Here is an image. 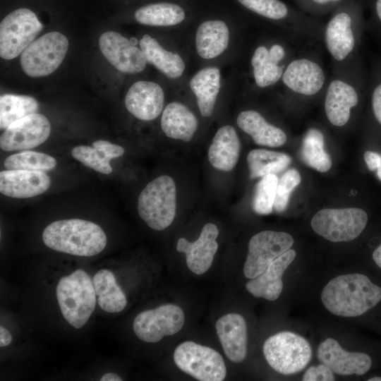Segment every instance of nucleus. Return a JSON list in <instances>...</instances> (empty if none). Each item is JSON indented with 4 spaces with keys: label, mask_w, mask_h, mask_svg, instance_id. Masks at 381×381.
Wrapping results in <instances>:
<instances>
[{
    "label": "nucleus",
    "mask_w": 381,
    "mask_h": 381,
    "mask_svg": "<svg viewBox=\"0 0 381 381\" xmlns=\"http://www.w3.org/2000/svg\"><path fill=\"white\" fill-rule=\"evenodd\" d=\"M321 301L330 313L341 317H357L381 302V287L363 274L336 277L321 293Z\"/></svg>",
    "instance_id": "nucleus-1"
},
{
    "label": "nucleus",
    "mask_w": 381,
    "mask_h": 381,
    "mask_svg": "<svg viewBox=\"0 0 381 381\" xmlns=\"http://www.w3.org/2000/svg\"><path fill=\"white\" fill-rule=\"evenodd\" d=\"M44 245L54 250L72 255L90 257L101 253L107 238L97 224L82 219L56 220L42 232Z\"/></svg>",
    "instance_id": "nucleus-2"
},
{
    "label": "nucleus",
    "mask_w": 381,
    "mask_h": 381,
    "mask_svg": "<svg viewBox=\"0 0 381 381\" xmlns=\"http://www.w3.org/2000/svg\"><path fill=\"white\" fill-rule=\"evenodd\" d=\"M56 296L64 318L76 329L86 324L96 306L92 279L82 269L75 270L59 280Z\"/></svg>",
    "instance_id": "nucleus-3"
},
{
    "label": "nucleus",
    "mask_w": 381,
    "mask_h": 381,
    "mask_svg": "<svg viewBox=\"0 0 381 381\" xmlns=\"http://www.w3.org/2000/svg\"><path fill=\"white\" fill-rule=\"evenodd\" d=\"M176 211V188L174 179L162 175L151 181L138 198V212L151 229L162 231L173 222Z\"/></svg>",
    "instance_id": "nucleus-4"
},
{
    "label": "nucleus",
    "mask_w": 381,
    "mask_h": 381,
    "mask_svg": "<svg viewBox=\"0 0 381 381\" xmlns=\"http://www.w3.org/2000/svg\"><path fill=\"white\" fill-rule=\"evenodd\" d=\"M265 358L275 371L291 375L303 370L312 357L308 341L291 332H281L270 336L262 347Z\"/></svg>",
    "instance_id": "nucleus-5"
},
{
    "label": "nucleus",
    "mask_w": 381,
    "mask_h": 381,
    "mask_svg": "<svg viewBox=\"0 0 381 381\" xmlns=\"http://www.w3.org/2000/svg\"><path fill=\"white\" fill-rule=\"evenodd\" d=\"M368 223L366 212L358 207L322 209L310 221L313 230L324 238L334 243L356 238Z\"/></svg>",
    "instance_id": "nucleus-6"
},
{
    "label": "nucleus",
    "mask_w": 381,
    "mask_h": 381,
    "mask_svg": "<svg viewBox=\"0 0 381 381\" xmlns=\"http://www.w3.org/2000/svg\"><path fill=\"white\" fill-rule=\"evenodd\" d=\"M68 47L65 35L53 31L33 41L21 54L20 66L29 76L40 78L53 73L62 63Z\"/></svg>",
    "instance_id": "nucleus-7"
},
{
    "label": "nucleus",
    "mask_w": 381,
    "mask_h": 381,
    "mask_svg": "<svg viewBox=\"0 0 381 381\" xmlns=\"http://www.w3.org/2000/svg\"><path fill=\"white\" fill-rule=\"evenodd\" d=\"M173 357L181 370L198 380L222 381L226 375V368L221 354L192 341L179 344Z\"/></svg>",
    "instance_id": "nucleus-8"
},
{
    "label": "nucleus",
    "mask_w": 381,
    "mask_h": 381,
    "mask_svg": "<svg viewBox=\"0 0 381 381\" xmlns=\"http://www.w3.org/2000/svg\"><path fill=\"white\" fill-rule=\"evenodd\" d=\"M35 13L26 8L8 14L0 24V56L11 60L23 53L42 30Z\"/></svg>",
    "instance_id": "nucleus-9"
},
{
    "label": "nucleus",
    "mask_w": 381,
    "mask_h": 381,
    "mask_svg": "<svg viewBox=\"0 0 381 381\" xmlns=\"http://www.w3.org/2000/svg\"><path fill=\"white\" fill-rule=\"evenodd\" d=\"M185 315L174 304H164L138 313L133 322L137 337L147 343H157L164 337L175 334L183 327Z\"/></svg>",
    "instance_id": "nucleus-10"
},
{
    "label": "nucleus",
    "mask_w": 381,
    "mask_h": 381,
    "mask_svg": "<svg viewBox=\"0 0 381 381\" xmlns=\"http://www.w3.org/2000/svg\"><path fill=\"white\" fill-rule=\"evenodd\" d=\"M294 243L293 237L284 231H262L251 237L243 266V274L248 279L260 274L268 265Z\"/></svg>",
    "instance_id": "nucleus-11"
},
{
    "label": "nucleus",
    "mask_w": 381,
    "mask_h": 381,
    "mask_svg": "<svg viewBox=\"0 0 381 381\" xmlns=\"http://www.w3.org/2000/svg\"><path fill=\"white\" fill-rule=\"evenodd\" d=\"M51 133L48 119L35 113L10 124L1 133L0 147L6 152L23 151L44 143Z\"/></svg>",
    "instance_id": "nucleus-12"
},
{
    "label": "nucleus",
    "mask_w": 381,
    "mask_h": 381,
    "mask_svg": "<svg viewBox=\"0 0 381 381\" xmlns=\"http://www.w3.org/2000/svg\"><path fill=\"white\" fill-rule=\"evenodd\" d=\"M99 49L107 61L118 71L137 73L144 70L147 60L141 49L114 31H107L99 38Z\"/></svg>",
    "instance_id": "nucleus-13"
},
{
    "label": "nucleus",
    "mask_w": 381,
    "mask_h": 381,
    "mask_svg": "<svg viewBox=\"0 0 381 381\" xmlns=\"http://www.w3.org/2000/svg\"><path fill=\"white\" fill-rule=\"evenodd\" d=\"M318 360L337 374L362 375L372 367L370 356L362 352H348L332 338L322 341L317 350Z\"/></svg>",
    "instance_id": "nucleus-14"
},
{
    "label": "nucleus",
    "mask_w": 381,
    "mask_h": 381,
    "mask_svg": "<svg viewBox=\"0 0 381 381\" xmlns=\"http://www.w3.org/2000/svg\"><path fill=\"white\" fill-rule=\"evenodd\" d=\"M218 235L217 226L207 223L202 227L196 241L190 242L184 238L178 240L176 250L186 254L187 266L194 274H202L210 268L218 249L216 241Z\"/></svg>",
    "instance_id": "nucleus-15"
},
{
    "label": "nucleus",
    "mask_w": 381,
    "mask_h": 381,
    "mask_svg": "<svg viewBox=\"0 0 381 381\" xmlns=\"http://www.w3.org/2000/svg\"><path fill=\"white\" fill-rule=\"evenodd\" d=\"M51 179L44 172L6 169L0 172V192L13 198H30L47 192Z\"/></svg>",
    "instance_id": "nucleus-16"
},
{
    "label": "nucleus",
    "mask_w": 381,
    "mask_h": 381,
    "mask_svg": "<svg viewBox=\"0 0 381 381\" xmlns=\"http://www.w3.org/2000/svg\"><path fill=\"white\" fill-rule=\"evenodd\" d=\"M164 94L162 87L152 81L133 83L127 92L125 105L135 118L143 121L156 119L162 112Z\"/></svg>",
    "instance_id": "nucleus-17"
},
{
    "label": "nucleus",
    "mask_w": 381,
    "mask_h": 381,
    "mask_svg": "<svg viewBox=\"0 0 381 381\" xmlns=\"http://www.w3.org/2000/svg\"><path fill=\"white\" fill-rule=\"evenodd\" d=\"M296 255V253L293 249L284 252L273 260L260 274L247 282L246 290L255 298H262L271 301L277 300L283 289V274Z\"/></svg>",
    "instance_id": "nucleus-18"
},
{
    "label": "nucleus",
    "mask_w": 381,
    "mask_h": 381,
    "mask_svg": "<svg viewBox=\"0 0 381 381\" xmlns=\"http://www.w3.org/2000/svg\"><path fill=\"white\" fill-rule=\"evenodd\" d=\"M216 331L226 356L234 363H241L247 355V325L237 313L222 316L216 322Z\"/></svg>",
    "instance_id": "nucleus-19"
},
{
    "label": "nucleus",
    "mask_w": 381,
    "mask_h": 381,
    "mask_svg": "<svg viewBox=\"0 0 381 381\" xmlns=\"http://www.w3.org/2000/svg\"><path fill=\"white\" fill-rule=\"evenodd\" d=\"M284 83L291 90L313 95L322 88L325 75L319 65L307 59L292 61L282 75Z\"/></svg>",
    "instance_id": "nucleus-20"
},
{
    "label": "nucleus",
    "mask_w": 381,
    "mask_h": 381,
    "mask_svg": "<svg viewBox=\"0 0 381 381\" xmlns=\"http://www.w3.org/2000/svg\"><path fill=\"white\" fill-rule=\"evenodd\" d=\"M358 102L356 90L340 80L332 81L328 87L325 109L329 121L335 126H343L349 120L351 109Z\"/></svg>",
    "instance_id": "nucleus-21"
},
{
    "label": "nucleus",
    "mask_w": 381,
    "mask_h": 381,
    "mask_svg": "<svg viewBox=\"0 0 381 381\" xmlns=\"http://www.w3.org/2000/svg\"><path fill=\"white\" fill-rule=\"evenodd\" d=\"M241 152L239 137L231 126L221 127L208 150V160L215 169L230 171L236 165Z\"/></svg>",
    "instance_id": "nucleus-22"
},
{
    "label": "nucleus",
    "mask_w": 381,
    "mask_h": 381,
    "mask_svg": "<svg viewBox=\"0 0 381 381\" xmlns=\"http://www.w3.org/2000/svg\"><path fill=\"white\" fill-rule=\"evenodd\" d=\"M92 146L78 145L73 147L71 154L85 167L104 174H110L113 169L110 161L123 155V147L105 140H97Z\"/></svg>",
    "instance_id": "nucleus-23"
},
{
    "label": "nucleus",
    "mask_w": 381,
    "mask_h": 381,
    "mask_svg": "<svg viewBox=\"0 0 381 381\" xmlns=\"http://www.w3.org/2000/svg\"><path fill=\"white\" fill-rule=\"evenodd\" d=\"M198 119L184 104L172 102L164 108L161 118V128L169 138L189 142L198 128Z\"/></svg>",
    "instance_id": "nucleus-24"
},
{
    "label": "nucleus",
    "mask_w": 381,
    "mask_h": 381,
    "mask_svg": "<svg viewBox=\"0 0 381 381\" xmlns=\"http://www.w3.org/2000/svg\"><path fill=\"white\" fill-rule=\"evenodd\" d=\"M236 121L238 127L250 135L257 145L276 147L282 146L286 141V133L281 128L267 123L256 111L241 112Z\"/></svg>",
    "instance_id": "nucleus-25"
},
{
    "label": "nucleus",
    "mask_w": 381,
    "mask_h": 381,
    "mask_svg": "<svg viewBox=\"0 0 381 381\" xmlns=\"http://www.w3.org/2000/svg\"><path fill=\"white\" fill-rule=\"evenodd\" d=\"M351 17L346 12L334 15L329 21L325 31L327 48L332 56L344 59L353 50L355 38L351 29Z\"/></svg>",
    "instance_id": "nucleus-26"
},
{
    "label": "nucleus",
    "mask_w": 381,
    "mask_h": 381,
    "mask_svg": "<svg viewBox=\"0 0 381 381\" xmlns=\"http://www.w3.org/2000/svg\"><path fill=\"white\" fill-rule=\"evenodd\" d=\"M229 31L226 24L219 20L203 22L195 36L196 50L199 56L210 59L220 55L227 47Z\"/></svg>",
    "instance_id": "nucleus-27"
},
{
    "label": "nucleus",
    "mask_w": 381,
    "mask_h": 381,
    "mask_svg": "<svg viewBox=\"0 0 381 381\" xmlns=\"http://www.w3.org/2000/svg\"><path fill=\"white\" fill-rule=\"evenodd\" d=\"M220 87V71L217 67L199 71L190 80V87L197 97L202 116H210L214 107Z\"/></svg>",
    "instance_id": "nucleus-28"
},
{
    "label": "nucleus",
    "mask_w": 381,
    "mask_h": 381,
    "mask_svg": "<svg viewBox=\"0 0 381 381\" xmlns=\"http://www.w3.org/2000/svg\"><path fill=\"white\" fill-rule=\"evenodd\" d=\"M92 282L97 301L102 310L115 313L122 311L127 305L124 292L118 285L114 273L107 269H101L93 277Z\"/></svg>",
    "instance_id": "nucleus-29"
},
{
    "label": "nucleus",
    "mask_w": 381,
    "mask_h": 381,
    "mask_svg": "<svg viewBox=\"0 0 381 381\" xmlns=\"http://www.w3.org/2000/svg\"><path fill=\"white\" fill-rule=\"evenodd\" d=\"M139 44L147 61L154 65L165 75L172 79L181 76L185 69V64L178 54L164 49L149 35H143Z\"/></svg>",
    "instance_id": "nucleus-30"
},
{
    "label": "nucleus",
    "mask_w": 381,
    "mask_h": 381,
    "mask_svg": "<svg viewBox=\"0 0 381 381\" xmlns=\"http://www.w3.org/2000/svg\"><path fill=\"white\" fill-rule=\"evenodd\" d=\"M247 162L250 178L253 179L282 172L291 164V158L284 152L254 149L248 152Z\"/></svg>",
    "instance_id": "nucleus-31"
},
{
    "label": "nucleus",
    "mask_w": 381,
    "mask_h": 381,
    "mask_svg": "<svg viewBox=\"0 0 381 381\" xmlns=\"http://www.w3.org/2000/svg\"><path fill=\"white\" fill-rule=\"evenodd\" d=\"M135 19L140 24L151 26H170L185 18L183 8L171 3L151 4L137 9Z\"/></svg>",
    "instance_id": "nucleus-32"
},
{
    "label": "nucleus",
    "mask_w": 381,
    "mask_h": 381,
    "mask_svg": "<svg viewBox=\"0 0 381 381\" xmlns=\"http://www.w3.org/2000/svg\"><path fill=\"white\" fill-rule=\"evenodd\" d=\"M324 147L325 138L322 133L316 128L309 129L303 138L301 159L316 171L327 172L332 167V159Z\"/></svg>",
    "instance_id": "nucleus-33"
},
{
    "label": "nucleus",
    "mask_w": 381,
    "mask_h": 381,
    "mask_svg": "<svg viewBox=\"0 0 381 381\" xmlns=\"http://www.w3.org/2000/svg\"><path fill=\"white\" fill-rule=\"evenodd\" d=\"M37 101L28 95L5 94L0 97V128L5 130L12 123L37 113Z\"/></svg>",
    "instance_id": "nucleus-34"
},
{
    "label": "nucleus",
    "mask_w": 381,
    "mask_h": 381,
    "mask_svg": "<svg viewBox=\"0 0 381 381\" xmlns=\"http://www.w3.org/2000/svg\"><path fill=\"white\" fill-rule=\"evenodd\" d=\"M251 64L256 84L265 87L276 83L282 76L283 67L278 65L264 46L258 47L252 57Z\"/></svg>",
    "instance_id": "nucleus-35"
},
{
    "label": "nucleus",
    "mask_w": 381,
    "mask_h": 381,
    "mask_svg": "<svg viewBox=\"0 0 381 381\" xmlns=\"http://www.w3.org/2000/svg\"><path fill=\"white\" fill-rule=\"evenodd\" d=\"M56 165L57 161L54 157L30 150H23L11 155L4 162L6 169L46 171L54 169Z\"/></svg>",
    "instance_id": "nucleus-36"
},
{
    "label": "nucleus",
    "mask_w": 381,
    "mask_h": 381,
    "mask_svg": "<svg viewBox=\"0 0 381 381\" xmlns=\"http://www.w3.org/2000/svg\"><path fill=\"white\" fill-rule=\"evenodd\" d=\"M278 180L276 174H267L257 183L252 199L255 213L266 215L272 212Z\"/></svg>",
    "instance_id": "nucleus-37"
},
{
    "label": "nucleus",
    "mask_w": 381,
    "mask_h": 381,
    "mask_svg": "<svg viewBox=\"0 0 381 381\" xmlns=\"http://www.w3.org/2000/svg\"><path fill=\"white\" fill-rule=\"evenodd\" d=\"M300 173L294 168L286 171L278 180L273 209L281 212L286 210L291 193L300 184Z\"/></svg>",
    "instance_id": "nucleus-38"
},
{
    "label": "nucleus",
    "mask_w": 381,
    "mask_h": 381,
    "mask_svg": "<svg viewBox=\"0 0 381 381\" xmlns=\"http://www.w3.org/2000/svg\"><path fill=\"white\" fill-rule=\"evenodd\" d=\"M246 8L263 17L279 20L289 13L287 6L279 0H238Z\"/></svg>",
    "instance_id": "nucleus-39"
},
{
    "label": "nucleus",
    "mask_w": 381,
    "mask_h": 381,
    "mask_svg": "<svg viewBox=\"0 0 381 381\" xmlns=\"http://www.w3.org/2000/svg\"><path fill=\"white\" fill-rule=\"evenodd\" d=\"M303 381H333L334 372L327 365L321 363L317 366H311L303 375Z\"/></svg>",
    "instance_id": "nucleus-40"
},
{
    "label": "nucleus",
    "mask_w": 381,
    "mask_h": 381,
    "mask_svg": "<svg viewBox=\"0 0 381 381\" xmlns=\"http://www.w3.org/2000/svg\"><path fill=\"white\" fill-rule=\"evenodd\" d=\"M371 107L375 120L381 126V82L374 87L372 92Z\"/></svg>",
    "instance_id": "nucleus-41"
},
{
    "label": "nucleus",
    "mask_w": 381,
    "mask_h": 381,
    "mask_svg": "<svg viewBox=\"0 0 381 381\" xmlns=\"http://www.w3.org/2000/svg\"><path fill=\"white\" fill-rule=\"evenodd\" d=\"M364 161L370 171H376L381 164V155L373 151H365L363 155Z\"/></svg>",
    "instance_id": "nucleus-42"
},
{
    "label": "nucleus",
    "mask_w": 381,
    "mask_h": 381,
    "mask_svg": "<svg viewBox=\"0 0 381 381\" xmlns=\"http://www.w3.org/2000/svg\"><path fill=\"white\" fill-rule=\"evenodd\" d=\"M269 53L272 59L276 62L279 63L283 59L285 56V51L284 48L279 44H274L269 50Z\"/></svg>",
    "instance_id": "nucleus-43"
},
{
    "label": "nucleus",
    "mask_w": 381,
    "mask_h": 381,
    "mask_svg": "<svg viewBox=\"0 0 381 381\" xmlns=\"http://www.w3.org/2000/svg\"><path fill=\"white\" fill-rule=\"evenodd\" d=\"M12 341V335L10 332L4 327H0V346L1 347L9 345Z\"/></svg>",
    "instance_id": "nucleus-44"
},
{
    "label": "nucleus",
    "mask_w": 381,
    "mask_h": 381,
    "mask_svg": "<svg viewBox=\"0 0 381 381\" xmlns=\"http://www.w3.org/2000/svg\"><path fill=\"white\" fill-rule=\"evenodd\" d=\"M372 258L375 265L381 269V241L372 253Z\"/></svg>",
    "instance_id": "nucleus-45"
},
{
    "label": "nucleus",
    "mask_w": 381,
    "mask_h": 381,
    "mask_svg": "<svg viewBox=\"0 0 381 381\" xmlns=\"http://www.w3.org/2000/svg\"><path fill=\"white\" fill-rule=\"evenodd\" d=\"M100 381H122L123 379L115 373H107L103 375Z\"/></svg>",
    "instance_id": "nucleus-46"
},
{
    "label": "nucleus",
    "mask_w": 381,
    "mask_h": 381,
    "mask_svg": "<svg viewBox=\"0 0 381 381\" xmlns=\"http://www.w3.org/2000/svg\"><path fill=\"white\" fill-rule=\"evenodd\" d=\"M375 12L377 20L381 23V0H375Z\"/></svg>",
    "instance_id": "nucleus-47"
},
{
    "label": "nucleus",
    "mask_w": 381,
    "mask_h": 381,
    "mask_svg": "<svg viewBox=\"0 0 381 381\" xmlns=\"http://www.w3.org/2000/svg\"><path fill=\"white\" fill-rule=\"evenodd\" d=\"M312 1L318 5H325L331 2H337L341 0H312Z\"/></svg>",
    "instance_id": "nucleus-48"
},
{
    "label": "nucleus",
    "mask_w": 381,
    "mask_h": 381,
    "mask_svg": "<svg viewBox=\"0 0 381 381\" xmlns=\"http://www.w3.org/2000/svg\"><path fill=\"white\" fill-rule=\"evenodd\" d=\"M375 171L378 179L381 181V164L379 168Z\"/></svg>",
    "instance_id": "nucleus-49"
},
{
    "label": "nucleus",
    "mask_w": 381,
    "mask_h": 381,
    "mask_svg": "<svg viewBox=\"0 0 381 381\" xmlns=\"http://www.w3.org/2000/svg\"><path fill=\"white\" fill-rule=\"evenodd\" d=\"M368 381H381V377H379V376L372 377L370 379H368Z\"/></svg>",
    "instance_id": "nucleus-50"
}]
</instances>
